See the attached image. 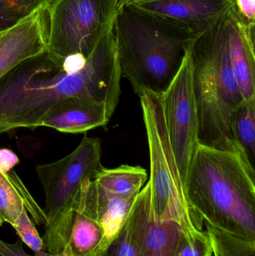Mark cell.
Returning <instances> with one entry per match:
<instances>
[{
	"instance_id": "obj_26",
	"label": "cell",
	"mask_w": 255,
	"mask_h": 256,
	"mask_svg": "<svg viewBox=\"0 0 255 256\" xmlns=\"http://www.w3.org/2000/svg\"><path fill=\"white\" fill-rule=\"evenodd\" d=\"M22 242L18 239L14 244H8L0 239V256H67L64 252L58 254H50L47 252H41L34 254V256H30L25 252L22 248Z\"/></svg>"
},
{
	"instance_id": "obj_9",
	"label": "cell",
	"mask_w": 255,
	"mask_h": 256,
	"mask_svg": "<svg viewBox=\"0 0 255 256\" xmlns=\"http://www.w3.org/2000/svg\"><path fill=\"white\" fill-rule=\"evenodd\" d=\"M162 100L169 140L184 188L189 167L199 146L190 49L176 76L162 94Z\"/></svg>"
},
{
	"instance_id": "obj_21",
	"label": "cell",
	"mask_w": 255,
	"mask_h": 256,
	"mask_svg": "<svg viewBox=\"0 0 255 256\" xmlns=\"http://www.w3.org/2000/svg\"><path fill=\"white\" fill-rule=\"evenodd\" d=\"M102 256H142L136 232L128 218Z\"/></svg>"
},
{
	"instance_id": "obj_1",
	"label": "cell",
	"mask_w": 255,
	"mask_h": 256,
	"mask_svg": "<svg viewBox=\"0 0 255 256\" xmlns=\"http://www.w3.org/2000/svg\"><path fill=\"white\" fill-rule=\"evenodd\" d=\"M114 27L87 58L75 54L61 60L46 51L3 76L0 132L40 127L55 106L70 98L103 106L112 116L119 103L121 78Z\"/></svg>"
},
{
	"instance_id": "obj_24",
	"label": "cell",
	"mask_w": 255,
	"mask_h": 256,
	"mask_svg": "<svg viewBox=\"0 0 255 256\" xmlns=\"http://www.w3.org/2000/svg\"><path fill=\"white\" fill-rule=\"evenodd\" d=\"M236 16L250 27H255V0H231Z\"/></svg>"
},
{
	"instance_id": "obj_16",
	"label": "cell",
	"mask_w": 255,
	"mask_h": 256,
	"mask_svg": "<svg viewBox=\"0 0 255 256\" xmlns=\"http://www.w3.org/2000/svg\"><path fill=\"white\" fill-rule=\"evenodd\" d=\"M94 182L99 221L106 234L108 243L122 227L136 198H123L109 194Z\"/></svg>"
},
{
	"instance_id": "obj_2",
	"label": "cell",
	"mask_w": 255,
	"mask_h": 256,
	"mask_svg": "<svg viewBox=\"0 0 255 256\" xmlns=\"http://www.w3.org/2000/svg\"><path fill=\"white\" fill-rule=\"evenodd\" d=\"M114 32L121 76L139 97L166 92L197 37L175 20L135 6L120 9Z\"/></svg>"
},
{
	"instance_id": "obj_20",
	"label": "cell",
	"mask_w": 255,
	"mask_h": 256,
	"mask_svg": "<svg viewBox=\"0 0 255 256\" xmlns=\"http://www.w3.org/2000/svg\"><path fill=\"white\" fill-rule=\"evenodd\" d=\"M26 210L23 201L7 174L0 172V218L10 226Z\"/></svg>"
},
{
	"instance_id": "obj_8",
	"label": "cell",
	"mask_w": 255,
	"mask_h": 256,
	"mask_svg": "<svg viewBox=\"0 0 255 256\" xmlns=\"http://www.w3.org/2000/svg\"><path fill=\"white\" fill-rule=\"evenodd\" d=\"M103 168L100 140L86 135L70 154L52 164L37 166L46 198L45 227L70 207L82 185L94 179Z\"/></svg>"
},
{
	"instance_id": "obj_7",
	"label": "cell",
	"mask_w": 255,
	"mask_h": 256,
	"mask_svg": "<svg viewBox=\"0 0 255 256\" xmlns=\"http://www.w3.org/2000/svg\"><path fill=\"white\" fill-rule=\"evenodd\" d=\"M45 251L67 256H102L109 243L98 219L94 182L81 186L70 207L45 227Z\"/></svg>"
},
{
	"instance_id": "obj_12",
	"label": "cell",
	"mask_w": 255,
	"mask_h": 256,
	"mask_svg": "<svg viewBox=\"0 0 255 256\" xmlns=\"http://www.w3.org/2000/svg\"><path fill=\"white\" fill-rule=\"evenodd\" d=\"M135 7L175 20L196 36L205 32L232 8L231 0H143Z\"/></svg>"
},
{
	"instance_id": "obj_27",
	"label": "cell",
	"mask_w": 255,
	"mask_h": 256,
	"mask_svg": "<svg viewBox=\"0 0 255 256\" xmlns=\"http://www.w3.org/2000/svg\"><path fill=\"white\" fill-rule=\"evenodd\" d=\"M19 162V158L13 150L8 148L0 149V172L7 174Z\"/></svg>"
},
{
	"instance_id": "obj_22",
	"label": "cell",
	"mask_w": 255,
	"mask_h": 256,
	"mask_svg": "<svg viewBox=\"0 0 255 256\" xmlns=\"http://www.w3.org/2000/svg\"><path fill=\"white\" fill-rule=\"evenodd\" d=\"M12 227L14 228L22 243L27 245L34 254L44 252V242L39 236L34 222L30 219L26 210L21 214Z\"/></svg>"
},
{
	"instance_id": "obj_6",
	"label": "cell",
	"mask_w": 255,
	"mask_h": 256,
	"mask_svg": "<svg viewBox=\"0 0 255 256\" xmlns=\"http://www.w3.org/2000/svg\"><path fill=\"white\" fill-rule=\"evenodd\" d=\"M118 12L116 0H52L46 9V51L61 60L87 58L115 26Z\"/></svg>"
},
{
	"instance_id": "obj_3",
	"label": "cell",
	"mask_w": 255,
	"mask_h": 256,
	"mask_svg": "<svg viewBox=\"0 0 255 256\" xmlns=\"http://www.w3.org/2000/svg\"><path fill=\"white\" fill-rule=\"evenodd\" d=\"M184 192L204 222L255 242V174L238 154L199 144L187 172Z\"/></svg>"
},
{
	"instance_id": "obj_28",
	"label": "cell",
	"mask_w": 255,
	"mask_h": 256,
	"mask_svg": "<svg viewBox=\"0 0 255 256\" xmlns=\"http://www.w3.org/2000/svg\"><path fill=\"white\" fill-rule=\"evenodd\" d=\"M118 2V8H122L124 7L136 6L138 3L141 2L143 0H116Z\"/></svg>"
},
{
	"instance_id": "obj_14",
	"label": "cell",
	"mask_w": 255,
	"mask_h": 256,
	"mask_svg": "<svg viewBox=\"0 0 255 256\" xmlns=\"http://www.w3.org/2000/svg\"><path fill=\"white\" fill-rule=\"evenodd\" d=\"M112 116L103 106L82 100L70 98L55 106L40 124L67 134H82L106 126Z\"/></svg>"
},
{
	"instance_id": "obj_10",
	"label": "cell",
	"mask_w": 255,
	"mask_h": 256,
	"mask_svg": "<svg viewBox=\"0 0 255 256\" xmlns=\"http://www.w3.org/2000/svg\"><path fill=\"white\" fill-rule=\"evenodd\" d=\"M127 218L136 232L142 256H178L191 243L176 222L154 220L149 182L136 197Z\"/></svg>"
},
{
	"instance_id": "obj_11",
	"label": "cell",
	"mask_w": 255,
	"mask_h": 256,
	"mask_svg": "<svg viewBox=\"0 0 255 256\" xmlns=\"http://www.w3.org/2000/svg\"><path fill=\"white\" fill-rule=\"evenodd\" d=\"M46 10L0 30V79L28 58L46 51Z\"/></svg>"
},
{
	"instance_id": "obj_23",
	"label": "cell",
	"mask_w": 255,
	"mask_h": 256,
	"mask_svg": "<svg viewBox=\"0 0 255 256\" xmlns=\"http://www.w3.org/2000/svg\"><path fill=\"white\" fill-rule=\"evenodd\" d=\"M7 178L14 185L18 194L20 196L21 198L25 204L27 212L31 214V218L34 224L37 225H44L46 224V216L43 209L38 206L32 196L28 192L22 180H20L17 174L13 171L7 172Z\"/></svg>"
},
{
	"instance_id": "obj_25",
	"label": "cell",
	"mask_w": 255,
	"mask_h": 256,
	"mask_svg": "<svg viewBox=\"0 0 255 256\" xmlns=\"http://www.w3.org/2000/svg\"><path fill=\"white\" fill-rule=\"evenodd\" d=\"M178 256H213V248L206 232L189 244Z\"/></svg>"
},
{
	"instance_id": "obj_17",
	"label": "cell",
	"mask_w": 255,
	"mask_h": 256,
	"mask_svg": "<svg viewBox=\"0 0 255 256\" xmlns=\"http://www.w3.org/2000/svg\"><path fill=\"white\" fill-rule=\"evenodd\" d=\"M234 131L241 160L255 174V102L244 100L235 114Z\"/></svg>"
},
{
	"instance_id": "obj_18",
	"label": "cell",
	"mask_w": 255,
	"mask_h": 256,
	"mask_svg": "<svg viewBox=\"0 0 255 256\" xmlns=\"http://www.w3.org/2000/svg\"><path fill=\"white\" fill-rule=\"evenodd\" d=\"M52 0H0V30L10 28L40 10Z\"/></svg>"
},
{
	"instance_id": "obj_15",
	"label": "cell",
	"mask_w": 255,
	"mask_h": 256,
	"mask_svg": "<svg viewBox=\"0 0 255 256\" xmlns=\"http://www.w3.org/2000/svg\"><path fill=\"white\" fill-rule=\"evenodd\" d=\"M147 179L145 168L122 165L115 168L103 167L93 180L109 194L123 198H136Z\"/></svg>"
},
{
	"instance_id": "obj_13",
	"label": "cell",
	"mask_w": 255,
	"mask_h": 256,
	"mask_svg": "<svg viewBox=\"0 0 255 256\" xmlns=\"http://www.w3.org/2000/svg\"><path fill=\"white\" fill-rule=\"evenodd\" d=\"M228 16L232 68L244 100L255 102V27L245 25L232 8Z\"/></svg>"
},
{
	"instance_id": "obj_29",
	"label": "cell",
	"mask_w": 255,
	"mask_h": 256,
	"mask_svg": "<svg viewBox=\"0 0 255 256\" xmlns=\"http://www.w3.org/2000/svg\"><path fill=\"white\" fill-rule=\"evenodd\" d=\"M3 221H2V220H1V218H0V226H2V224H3Z\"/></svg>"
},
{
	"instance_id": "obj_5",
	"label": "cell",
	"mask_w": 255,
	"mask_h": 256,
	"mask_svg": "<svg viewBox=\"0 0 255 256\" xmlns=\"http://www.w3.org/2000/svg\"><path fill=\"white\" fill-rule=\"evenodd\" d=\"M139 98L149 147L153 216L157 222H176L193 242L205 234L204 222L186 198L168 134L162 94L148 92Z\"/></svg>"
},
{
	"instance_id": "obj_19",
	"label": "cell",
	"mask_w": 255,
	"mask_h": 256,
	"mask_svg": "<svg viewBox=\"0 0 255 256\" xmlns=\"http://www.w3.org/2000/svg\"><path fill=\"white\" fill-rule=\"evenodd\" d=\"M214 256H255V242H249L204 222Z\"/></svg>"
},
{
	"instance_id": "obj_4",
	"label": "cell",
	"mask_w": 255,
	"mask_h": 256,
	"mask_svg": "<svg viewBox=\"0 0 255 256\" xmlns=\"http://www.w3.org/2000/svg\"><path fill=\"white\" fill-rule=\"evenodd\" d=\"M228 14L195 38L190 54L199 144L241 159L234 123L244 99L231 62Z\"/></svg>"
}]
</instances>
